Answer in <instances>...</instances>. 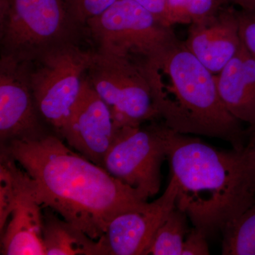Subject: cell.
Masks as SVG:
<instances>
[{"label": "cell", "mask_w": 255, "mask_h": 255, "mask_svg": "<svg viewBox=\"0 0 255 255\" xmlns=\"http://www.w3.org/2000/svg\"><path fill=\"white\" fill-rule=\"evenodd\" d=\"M237 4L241 9L255 12V0H228Z\"/></svg>", "instance_id": "24"}, {"label": "cell", "mask_w": 255, "mask_h": 255, "mask_svg": "<svg viewBox=\"0 0 255 255\" xmlns=\"http://www.w3.org/2000/svg\"><path fill=\"white\" fill-rule=\"evenodd\" d=\"M47 211L43 216V241L46 255H105L100 239Z\"/></svg>", "instance_id": "15"}, {"label": "cell", "mask_w": 255, "mask_h": 255, "mask_svg": "<svg viewBox=\"0 0 255 255\" xmlns=\"http://www.w3.org/2000/svg\"><path fill=\"white\" fill-rule=\"evenodd\" d=\"M87 77L110 107L116 127L141 125L159 118L140 64L97 51L93 53Z\"/></svg>", "instance_id": "7"}, {"label": "cell", "mask_w": 255, "mask_h": 255, "mask_svg": "<svg viewBox=\"0 0 255 255\" xmlns=\"http://www.w3.org/2000/svg\"><path fill=\"white\" fill-rule=\"evenodd\" d=\"M166 157L162 124L122 126L116 128L103 168L147 201L160 189L161 168Z\"/></svg>", "instance_id": "8"}, {"label": "cell", "mask_w": 255, "mask_h": 255, "mask_svg": "<svg viewBox=\"0 0 255 255\" xmlns=\"http://www.w3.org/2000/svg\"><path fill=\"white\" fill-rule=\"evenodd\" d=\"M184 43L211 73H219L242 46L237 9L224 6L209 21L191 24Z\"/></svg>", "instance_id": "12"}, {"label": "cell", "mask_w": 255, "mask_h": 255, "mask_svg": "<svg viewBox=\"0 0 255 255\" xmlns=\"http://www.w3.org/2000/svg\"><path fill=\"white\" fill-rule=\"evenodd\" d=\"M5 1V0H0V4H3Z\"/></svg>", "instance_id": "26"}, {"label": "cell", "mask_w": 255, "mask_h": 255, "mask_svg": "<svg viewBox=\"0 0 255 255\" xmlns=\"http://www.w3.org/2000/svg\"><path fill=\"white\" fill-rule=\"evenodd\" d=\"M30 61L1 53L0 61V139L34 138L46 133L37 110L31 83Z\"/></svg>", "instance_id": "9"}, {"label": "cell", "mask_w": 255, "mask_h": 255, "mask_svg": "<svg viewBox=\"0 0 255 255\" xmlns=\"http://www.w3.org/2000/svg\"><path fill=\"white\" fill-rule=\"evenodd\" d=\"M86 25L98 52L139 64L177 38L172 26L134 0H116Z\"/></svg>", "instance_id": "6"}, {"label": "cell", "mask_w": 255, "mask_h": 255, "mask_svg": "<svg viewBox=\"0 0 255 255\" xmlns=\"http://www.w3.org/2000/svg\"><path fill=\"white\" fill-rule=\"evenodd\" d=\"M171 177L177 184L176 206L194 228L209 236L255 201V158L251 149L220 150L162 124Z\"/></svg>", "instance_id": "2"}, {"label": "cell", "mask_w": 255, "mask_h": 255, "mask_svg": "<svg viewBox=\"0 0 255 255\" xmlns=\"http://www.w3.org/2000/svg\"><path fill=\"white\" fill-rule=\"evenodd\" d=\"M27 173L32 193L46 207L92 239L105 234L118 215L142 207L137 191L72 150L55 134L1 145Z\"/></svg>", "instance_id": "1"}, {"label": "cell", "mask_w": 255, "mask_h": 255, "mask_svg": "<svg viewBox=\"0 0 255 255\" xmlns=\"http://www.w3.org/2000/svg\"><path fill=\"white\" fill-rule=\"evenodd\" d=\"M223 105L235 118L255 128V58L242 44L237 54L216 75Z\"/></svg>", "instance_id": "14"}, {"label": "cell", "mask_w": 255, "mask_h": 255, "mask_svg": "<svg viewBox=\"0 0 255 255\" xmlns=\"http://www.w3.org/2000/svg\"><path fill=\"white\" fill-rule=\"evenodd\" d=\"M228 0H167L169 23L194 24L214 17Z\"/></svg>", "instance_id": "18"}, {"label": "cell", "mask_w": 255, "mask_h": 255, "mask_svg": "<svg viewBox=\"0 0 255 255\" xmlns=\"http://www.w3.org/2000/svg\"><path fill=\"white\" fill-rule=\"evenodd\" d=\"M248 137H249V141L247 144V146L251 149L255 158V133L248 134Z\"/></svg>", "instance_id": "25"}, {"label": "cell", "mask_w": 255, "mask_h": 255, "mask_svg": "<svg viewBox=\"0 0 255 255\" xmlns=\"http://www.w3.org/2000/svg\"><path fill=\"white\" fill-rule=\"evenodd\" d=\"M116 0H65V4L77 24H86L91 18L98 16Z\"/></svg>", "instance_id": "20"}, {"label": "cell", "mask_w": 255, "mask_h": 255, "mask_svg": "<svg viewBox=\"0 0 255 255\" xmlns=\"http://www.w3.org/2000/svg\"><path fill=\"white\" fill-rule=\"evenodd\" d=\"M155 15L161 22L171 26L169 23L167 0H134Z\"/></svg>", "instance_id": "23"}, {"label": "cell", "mask_w": 255, "mask_h": 255, "mask_svg": "<svg viewBox=\"0 0 255 255\" xmlns=\"http://www.w3.org/2000/svg\"><path fill=\"white\" fill-rule=\"evenodd\" d=\"M115 132L110 107L95 91L86 75L60 138L89 160L103 167Z\"/></svg>", "instance_id": "10"}, {"label": "cell", "mask_w": 255, "mask_h": 255, "mask_svg": "<svg viewBox=\"0 0 255 255\" xmlns=\"http://www.w3.org/2000/svg\"><path fill=\"white\" fill-rule=\"evenodd\" d=\"M159 117L174 131L222 139L242 150L248 131L223 105L211 73L178 38L141 64Z\"/></svg>", "instance_id": "3"}, {"label": "cell", "mask_w": 255, "mask_h": 255, "mask_svg": "<svg viewBox=\"0 0 255 255\" xmlns=\"http://www.w3.org/2000/svg\"><path fill=\"white\" fill-rule=\"evenodd\" d=\"M207 238L205 233L194 227L184 240L182 255H209Z\"/></svg>", "instance_id": "22"}, {"label": "cell", "mask_w": 255, "mask_h": 255, "mask_svg": "<svg viewBox=\"0 0 255 255\" xmlns=\"http://www.w3.org/2000/svg\"><path fill=\"white\" fill-rule=\"evenodd\" d=\"M77 26L65 0H5L0 4L1 53L31 61L71 41Z\"/></svg>", "instance_id": "4"}, {"label": "cell", "mask_w": 255, "mask_h": 255, "mask_svg": "<svg viewBox=\"0 0 255 255\" xmlns=\"http://www.w3.org/2000/svg\"><path fill=\"white\" fill-rule=\"evenodd\" d=\"M21 189L7 224L1 234V255H46L42 206L32 193L28 176L20 171Z\"/></svg>", "instance_id": "13"}, {"label": "cell", "mask_w": 255, "mask_h": 255, "mask_svg": "<svg viewBox=\"0 0 255 255\" xmlns=\"http://www.w3.org/2000/svg\"><path fill=\"white\" fill-rule=\"evenodd\" d=\"M242 44L255 58V12L237 10Z\"/></svg>", "instance_id": "21"}, {"label": "cell", "mask_w": 255, "mask_h": 255, "mask_svg": "<svg viewBox=\"0 0 255 255\" xmlns=\"http://www.w3.org/2000/svg\"><path fill=\"white\" fill-rule=\"evenodd\" d=\"M21 168L12 157L1 150L0 157V233L9 221L21 189Z\"/></svg>", "instance_id": "19"}, {"label": "cell", "mask_w": 255, "mask_h": 255, "mask_svg": "<svg viewBox=\"0 0 255 255\" xmlns=\"http://www.w3.org/2000/svg\"><path fill=\"white\" fill-rule=\"evenodd\" d=\"M93 53L70 41L30 61V83L37 110L58 137L78 100Z\"/></svg>", "instance_id": "5"}, {"label": "cell", "mask_w": 255, "mask_h": 255, "mask_svg": "<svg viewBox=\"0 0 255 255\" xmlns=\"http://www.w3.org/2000/svg\"><path fill=\"white\" fill-rule=\"evenodd\" d=\"M187 218L177 206L171 210L157 228L147 255H182L184 240L189 232Z\"/></svg>", "instance_id": "16"}, {"label": "cell", "mask_w": 255, "mask_h": 255, "mask_svg": "<svg viewBox=\"0 0 255 255\" xmlns=\"http://www.w3.org/2000/svg\"><path fill=\"white\" fill-rule=\"evenodd\" d=\"M177 189L175 179L171 177L158 199L116 216L100 238L105 255H147L159 224L176 206Z\"/></svg>", "instance_id": "11"}, {"label": "cell", "mask_w": 255, "mask_h": 255, "mask_svg": "<svg viewBox=\"0 0 255 255\" xmlns=\"http://www.w3.org/2000/svg\"><path fill=\"white\" fill-rule=\"evenodd\" d=\"M221 233L222 255H255V201Z\"/></svg>", "instance_id": "17"}]
</instances>
